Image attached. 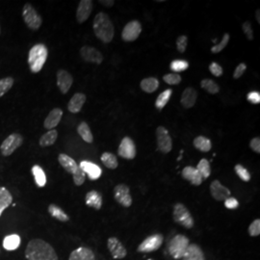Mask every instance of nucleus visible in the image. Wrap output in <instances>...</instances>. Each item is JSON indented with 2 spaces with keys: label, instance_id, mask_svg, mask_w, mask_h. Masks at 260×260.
Returning <instances> with one entry per match:
<instances>
[{
  "label": "nucleus",
  "instance_id": "f257e3e1",
  "mask_svg": "<svg viewBox=\"0 0 260 260\" xmlns=\"http://www.w3.org/2000/svg\"><path fill=\"white\" fill-rule=\"evenodd\" d=\"M27 260H58L52 246L42 239H33L25 250Z\"/></svg>",
  "mask_w": 260,
  "mask_h": 260
},
{
  "label": "nucleus",
  "instance_id": "f03ea898",
  "mask_svg": "<svg viewBox=\"0 0 260 260\" xmlns=\"http://www.w3.org/2000/svg\"><path fill=\"white\" fill-rule=\"evenodd\" d=\"M92 28L94 35L101 42L108 44L113 41L115 35V28L109 15L105 13H98L94 16Z\"/></svg>",
  "mask_w": 260,
  "mask_h": 260
},
{
  "label": "nucleus",
  "instance_id": "7ed1b4c3",
  "mask_svg": "<svg viewBox=\"0 0 260 260\" xmlns=\"http://www.w3.org/2000/svg\"><path fill=\"white\" fill-rule=\"evenodd\" d=\"M48 56L47 47L43 44H38L33 46L29 51L28 64L33 74H38L42 71L46 64Z\"/></svg>",
  "mask_w": 260,
  "mask_h": 260
},
{
  "label": "nucleus",
  "instance_id": "20e7f679",
  "mask_svg": "<svg viewBox=\"0 0 260 260\" xmlns=\"http://www.w3.org/2000/svg\"><path fill=\"white\" fill-rule=\"evenodd\" d=\"M189 239L182 234L175 235L169 244V253L175 260H181L189 246Z\"/></svg>",
  "mask_w": 260,
  "mask_h": 260
},
{
  "label": "nucleus",
  "instance_id": "39448f33",
  "mask_svg": "<svg viewBox=\"0 0 260 260\" xmlns=\"http://www.w3.org/2000/svg\"><path fill=\"white\" fill-rule=\"evenodd\" d=\"M173 220L185 229H192L194 227V219L190 211L183 203H176L173 206Z\"/></svg>",
  "mask_w": 260,
  "mask_h": 260
},
{
  "label": "nucleus",
  "instance_id": "423d86ee",
  "mask_svg": "<svg viewBox=\"0 0 260 260\" xmlns=\"http://www.w3.org/2000/svg\"><path fill=\"white\" fill-rule=\"evenodd\" d=\"M22 16L25 24L32 30H38L43 23L42 16L38 14L30 3L24 5L22 9Z\"/></svg>",
  "mask_w": 260,
  "mask_h": 260
},
{
  "label": "nucleus",
  "instance_id": "0eeeda50",
  "mask_svg": "<svg viewBox=\"0 0 260 260\" xmlns=\"http://www.w3.org/2000/svg\"><path fill=\"white\" fill-rule=\"evenodd\" d=\"M156 140L158 150L163 153H169L173 149V141L170 136L168 129L164 126H158L156 128Z\"/></svg>",
  "mask_w": 260,
  "mask_h": 260
},
{
  "label": "nucleus",
  "instance_id": "6e6552de",
  "mask_svg": "<svg viewBox=\"0 0 260 260\" xmlns=\"http://www.w3.org/2000/svg\"><path fill=\"white\" fill-rule=\"evenodd\" d=\"M23 143V138L18 133H13L6 138L0 146V151L4 156H9Z\"/></svg>",
  "mask_w": 260,
  "mask_h": 260
},
{
  "label": "nucleus",
  "instance_id": "1a4fd4ad",
  "mask_svg": "<svg viewBox=\"0 0 260 260\" xmlns=\"http://www.w3.org/2000/svg\"><path fill=\"white\" fill-rule=\"evenodd\" d=\"M114 198L123 207H129L132 204L130 189L125 184H119L114 188Z\"/></svg>",
  "mask_w": 260,
  "mask_h": 260
},
{
  "label": "nucleus",
  "instance_id": "9d476101",
  "mask_svg": "<svg viewBox=\"0 0 260 260\" xmlns=\"http://www.w3.org/2000/svg\"><path fill=\"white\" fill-rule=\"evenodd\" d=\"M163 243V236L161 234H153L145 239L139 247L137 251L139 253H152L158 250Z\"/></svg>",
  "mask_w": 260,
  "mask_h": 260
},
{
  "label": "nucleus",
  "instance_id": "9b49d317",
  "mask_svg": "<svg viewBox=\"0 0 260 260\" xmlns=\"http://www.w3.org/2000/svg\"><path fill=\"white\" fill-rule=\"evenodd\" d=\"M142 32V25L138 20L129 21L123 28L122 38L124 42L136 41Z\"/></svg>",
  "mask_w": 260,
  "mask_h": 260
},
{
  "label": "nucleus",
  "instance_id": "f8f14e48",
  "mask_svg": "<svg viewBox=\"0 0 260 260\" xmlns=\"http://www.w3.org/2000/svg\"><path fill=\"white\" fill-rule=\"evenodd\" d=\"M118 154L124 159H134L136 156V146L134 141L129 137H124L119 147Z\"/></svg>",
  "mask_w": 260,
  "mask_h": 260
},
{
  "label": "nucleus",
  "instance_id": "ddd939ff",
  "mask_svg": "<svg viewBox=\"0 0 260 260\" xmlns=\"http://www.w3.org/2000/svg\"><path fill=\"white\" fill-rule=\"evenodd\" d=\"M80 55L83 60L92 64L100 65L103 61V56L99 50L92 46H85L80 49Z\"/></svg>",
  "mask_w": 260,
  "mask_h": 260
},
{
  "label": "nucleus",
  "instance_id": "4468645a",
  "mask_svg": "<svg viewBox=\"0 0 260 260\" xmlns=\"http://www.w3.org/2000/svg\"><path fill=\"white\" fill-rule=\"evenodd\" d=\"M107 247L111 256L115 260H123L127 255L126 249L117 237H110L108 239Z\"/></svg>",
  "mask_w": 260,
  "mask_h": 260
},
{
  "label": "nucleus",
  "instance_id": "2eb2a0df",
  "mask_svg": "<svg viewBox=\"0 0 260 260\" xmlns=\"http://www.w3.org/2000/svg\"><path fill=\"white\" fill-rule=\"evenodd\" d=\"M210 193L214 199L218 201L226 200L228 198H230L231 194L230 189L222 185L219 180H214L210 184Z\"/></svg>",
  "mask_w": 260,
  "mask_h": 260
},
{
  "label": "nucleus",
  "instance_id": "dca6fc26",
  "mask_svg": "<svg viewBox=\"0 0 260 260\" xmlns=\"http://www.w3.org/2000/svg\"><path fill=\"white\" fill-rule=\"evenodd\" d=\"M92 11V1L91 0H81L79 2L77 11V19L79 23L85 22Z\"/></svg>",
  "mask_w": 260,
  "mask_h": 260
},
{
  "label": "nucleus",
  "instance_id": "f3484780",
  "mask_svg": "<svg viewBox=\"0 0 260 260\" xmlns=\"http://www.w3.org/2000/svg\"><path fill=\"white\" fill-rule=\"evenodd\" d=\"M74 82V78L67 71L60 70L57 73V85L62 93H67L70 91Z\"/></svg>",
  "mask_w": 260,
  "mask_h": 260
},
{
  "label": "nucleus",
  "instance_id": "a211bd4d",
  "mask_svg": "<svg viewBox=\"0 0 260 260\" xmlns=\"http://www.w3.org/2000/svg\"><path fill=\"white\" fill-rule=\"evenodd\" d=\"M79 167L83 170V172L89 176L90 179L95 180L98 179L101 176L102 170L96 164L92 163L90 161H82L79 165Z\"/></svg>",
  "mask_w": 260,
  "mask_h": 260
},
{
  "label": "nucleus",
  "instance_id": "6ab92c4d",
  "mask_svg": "<svg viewBox=\"0 0 260 260\" xmlns=\"http://www.w3.org/2000/svg\"><path fill=\"white\" fill-rule=\"evenodd\" d=\"M182 176H183L184 179L190 181V183L195 185V186H199L202 183V180H203L201 175L199 174L198 170L192 166H188L183 169Z\"/></svg>",
  "mask_w": 260,
  "mask_h": 260
},
{
  "label": "nucleus",
  "instance_id": "aec40b11",
  "mask_svg": "<svg viewBox=\"0 0 260 260\" xmlns=\"http://www.w3.org/2000/svg\"><path fill=\"white\" fill-rule=\"evenodd\" d=\"M62 117H63V111L60 108H54L53 110H51V112L48 114V116L46 117L45 120L44 125L46 129H54V127H56L60 121H61Z\"/></svg>",
  "mask_w": 260,
  "mask_h": 260
},
{
  "label": "nucleus",
  "instance_id": "412c9836",
  "mask_svg": "<svg viewBox=\"0 0 260 260\" xmlns=\"http://www.w3.org/2000/svg\"><path fill=\"white\" fill-rule=\"evenodd\" d=\"M197 98H198V92L194 88L191 87L186 88L181 95V100H180L181 105L186 109L192 108L195 105Z\"/></svg>",
  "mask_w": 260,
  "mask_h": 260
},
{
  "label": "nucleus",
  "instance_id": "4be33fe9",
  "mask_svg": "<svg viewBox=\"0 0 260 260\" xmlns=\"http://www.w3.org/2000/svg\"><path fill=\"white\" fill-rule=\"evenodd\" d=\"M86 95L82 92H77L76 94H74V96L71 98L69 104H68V109L70 112L72 113H78L81 111V109L83 107V105L86 102Z\"/></svg>",
  "mask_w": 260,
  "mask_h": 260
},
{
  "label": "nucleus",
  "instance_id": "5701e85b",
  "mask_svg": "<svg viewBox=\"0 0 260 260\" xmlns=\"http://www.w3.org/2000/svg\"><path fill=\"white\" fill-rule=\"evenodd\" d=\"M182 260H205L204 255L200 247L197 244H189L183 257Z\"/></svg>",
  "mask_w": 260,
  "mask_h": 260
},
{
  "label": "nucleus",
  "instance_id": "b1692460",
  "mask_svg": "<svg viewBox=\"0 0 260 260\" xmlns=\"http://www.w3.org/2000/svg\"><path fill=\"white\" fill-rule=\"evenodd\" d=\"M69 260H95V259L91 249L80 247L71 254Z\"/></svg>",
  "mask_w": 260,
  "mask_h": 260
},
{
  "label": "nucleus",
  "instance_id": "393cba45",
  "mask_svg": "<svg viewBox=\"0 0 260 260\" xmlns=\"http://www.w3.org/2000/svg\"><path fill=\"white\" fill-rule=\"evenodd\" d=\"M58 160H59V163H60L62 167L65 169L69 173L74 174L77 172L78 167H79L77 165V162L72 157H70L67 154H64V153L59 154Z\"/></svg>",
  "mask_w": 260,
  "mask_h": 260
},
{
  "label": "nucleus",
  "instance_id": "a878e982",
  "mask_svg": "<svg viewBox=\"0 0 260 260\" xmlns=\"http://www.w3.org/2000/svg\"><path fill=\"white\" fill-rule=\"evenodd\" d=\"M85 201L86 204L90 207H92L96 210H99L102 206V196L100 193H98L97 191H90L85 198Z\"/></svg>",
  "mask_w": 260,
  "mask_h": 260
},
{
  "label": "nucleus",
  "instance_id": "bb28decb",
  "mask_svg": "<svg viewBox=\"0 0 260 260\" xmlns=\"http://www.w3.org/2000/svg\"><path fill=\"white\" fill-rule=\"evenodd\" d=\"M141 89L144 92H148V93H152L154 92L159 87V81L157 78L154 77H149V78H145L141 81L140 84Z\"/></svg>",
  "mask_w": 260,
  "mask_h": 260
},
{
  "label": "nucleus",
  "instance_id": "cd10ccee",
  "mask_svg": "<svg viewBox=\"0 0 260 260\" xmlns=\"http://www.w3.org/2000/svg\"><path fill=\"white\" fill-rule=\"evenodd\" d=\"M193 144L197 150H199V152L202 153H208L212 149V142L208 138L204 136H198L195 138Z\"/></svg>",
  "mask_w": 260,
  "mask_h": 260
},
{
  "label": "nucleus",
  "instance_id": "c85d7f7f",
  "mask_svg": "<svg viewBox=\"0 0 260 260\" xmlns=\"http://www.w3.org/2000/svg\"><path fill=\"white\" fill-rule=\"evenodd\" d=\"M13 197L11 193L4 187H0V216L3 211L12 203Z\"/></svg>",
  "mask_w": 260,
  "mask_h": 260
},
{
  "label": "nucleus",
  "instance_id": "c756f323",
  "mask_svg": "<svg viewBox=\"0 0 260 260\" xmlns=\"http://www.w3.org/2000/svg\"><path fill=\"white\" fill-rule=\"evenodd\" d=\"M20 245V237L17 234L8 235L3 240V247L7 251H15Z\"/></svg>",
  "mask_w": 260,
  "mask_h": 260
},
{
  "label": "nucleus",
  "instance_id": "7c9ffc66",
  "mask_svg": "<svg viewBox=\"0 0 260 260\" xmlns=\"http://www.w3.org/2000/svg\"><path fill=\"white\" fill-rule=\"evenodd\" d=\"M77 132L86 143L91 144L93 142V136H92V131H91L88 123H85V122L80 123L77 127Z\"/></svg>",
  "mask_w": 260,
  "mask_h": 260
},
{
  "label": "nucleus",
  "instance_id": "2f4dec72",
  "mask_svg": "<svg viewBox=\"0 0 260 260\" xmlns=\"http://www.w3.org/2000/svg\"><path fill=\"white\" fill-rule=\"evenodd\" d=\"M58 137V132L55 129H51L48 132H46V134H44L41 139H40V145L41 147H49L52 146Z\"/></svg>",
  "mask_w": 260,
  "mask_h": 260
},
{
  "label": "nucleus",
  "instance_id": "473e14b6",
  "mask_svg": "<svg viewBox=\"0 0 260 260\" xmlns=\"http://www.w3.org/2000/svg\"><path fill=\"white\" fill-rule=\"evenodd\" d=\"M32 173L34 175L36 184L39 187H44L46 184V176L44 170L41 168L39 165H35L32 168Z\"/></svg>",
  "mask_w": 260,
  "mask_h": 260
},
{
  "label": "nucleus",
  "instance_id": "72a5a7b5",
  "mask_svg": "<svg viewBox=\"0 0 260 260\" xmlns=\"http://www.w3.org/2000/svg\"><path fill=\"white\" fill-rule=\"evenodd\" d=\"M48 212L52 217L56 218L57 220H59L61 222H68L70 220V217L56 204H50L48 206Z\"/></svg>",
  "mask_w": 260,
  "mask_h": 260
},
{
  "label": "nucleus",
  "instance_id": "f704fd0d",
  "mask_svg": "<svg viewBox=\"0 0 260 260\" xmlns=\"http://www.w3.org/2000/svg\"><path fill=\"white\" fill-rule=\"evenodd\" d=\"M101 161L106 168L111 169V170H115V169L118 168V166H119L118 159H117L116 155H114L113 153H103L101 155Z\"/></svg>",
  "mask_w": 260,
  "mask_h": 260
},
{
  "label": "nucleus",
  "instance_id": "c9c22d12",
  "mask_svg": "<svg viewBox=\"0 0 260 260\" xmlns=\"http://www.w3.org/2000/svg\"><path fill=\"white\" fill-rule=\"evenodd\" d=\"M172 93H173V91L171 89H167L164 92H161L155 101V107L157 108L159 111H161L168 103L169 100L172 96Z\"/></svg>",
  "mask_w": 260,
  "mask_h": 260
},
{
  "label": "nucleus",
  "instance_id": "e433bc0d",
  "mask_svg": "<svg viewBox=\"0 0 260 260\" xmlns=\"http://www.w3.org/2000/svg\"><path fill=\"white\" fill-rule=\"evenodd\" d=\"M197 170L199 173V174L201 175L202 179H206L210 176L211 174V168H210V163L208 160L206 159H201L197 166Z\"/></svg>",
  "mask_w": 260,
  "mask_h": 260
},
{
  "label": "nucleus",
  "instance_id": "4c0bfd02",
  "mask_svg": "<svg viewBox=\"0 0 260 260\" xmlns=\"http://www.w3.org/2000/svg\"><path fill=\"white\" fill-rule=\"evenodd\" d=\"M200 87L211 94H215L220 92L219 85L212 79H203L200 82Z\"/></svg>",
  "mask_w": 260,
  "mask_h": 260
},
{
  "label": "nucleus",
  "instance_id": "58836bf2",
  "mask_svg": "<svg viewBox=\"0 0 260 260\" xmlns=\"http://www.w3.org/2000/svg\"><path fill=\"white\" fill-rule=\"evenodd\" d=\"M189 68V63L185 60H174L170 65V69L174 73H181Z\"/></svg>",
  "mask_w": 260,
  "mask_h": 260
},
{
  "label": "nucleus",
  "instance_id": "ea45409f",
  "mask_svg": "<svg viewBox=\"0 0 260 260\" xmlns=\"http://www.w3.org/2000/svg\"><path fill=\"white\" fill-rule=\"evenodd\" d=\"M13 84H14V79L12 77H6L0 79V97L3 96L12 88Z\"/></svg>",
  "mask_w": 260,
  "mask_h": 260
},
{
  "label": "nucleus",
  "instance_id": "a19ab883",
  "mask_svg": "<svg viewBox=\"0 0 260 260\" xmlns=\"http://www.w3.org/2000/svg\"><path fill=\"white\" fill-rule=\"evenodd\" d=\"M230 36L229 33H225L223 40L221 41V43H219L218 45H215L212 48H211V52L212 53H219L221 51H223L226 46H228L229 42H230Z\"/></svg>",
  "mask_w": 260,
  "mask_h": 260
},
{
  "label": "nucleus",
  "instance_id": "79ce46f5",
  "mask_svg": "<svg viewBox=\"0 0 260 260\" xmlns=\"http://www.w3.org/2000/svg\"><path fill=\"white\" fill-rule=\"evenodd\" d=\"M234 169H235V172H236L237 175H238L243 181L248 182V181L251 180V173H250V172H249L247 169L244 168L242 165L237 164Z\"/></svg>",
  "mask_w": 260,
  "mask_h": 260
},
{
  "label": "nucleus",
  "instance_id": "37998d69",
  "mask_svg": "<svg viewBox=\"0 0 260 260\" xmlns=\"http://www.w3.org/2000/svg\"><path fill=\"white\" fill-rule=\"evenodd\" d=\"M163 80L169 85H177L181 82V77L178 74H169L163 77Z\"/></svg>",
  "mask_w": 260,
  "mask_h": 260
},
{
  "label": "nucleus",
  "instance_id": "c03bdc74",
  "mask_svg": "<svg viewBox=\"0 0 260 260\" xmlns=\"http://www.w3.org/2000/svg\"><path fill=\"white\" fill-rule=\"evenodd\" d=\"M74 176V181H75V184L77 186H81L82 184L84 183L85 181V178H86V173L83 172V170L78 167V169L77 170V172L73 174Z\"/></svg>",
  "mask_w": 260,
  "mask_h": 260
},
{
  "label": "nucleus",
  "instance_id": "a18cd8bd",
  "mask_svg": "<svg viewBox=\"0 0 260 260\" xmlns=\"http://www.w3.org/2000/svg\"><path fill=\"white\" fill-rule=\"evenodd\" d=\"M249 233L251 236L256 237L260 234V220L257 219L255 220L249 227Z\"/></svg>",
  "mask_w": 260,
  "mask_h": 260
},
{
  "label": "nucleus",
  "instance_id": "49530a36",
  "mask_svg": "<svg viewBox=\"0 0 260 260\" xmlns=\"http://www.w3.org/2000/svg\"><path fill=\"white\" fill-rule=\"evenodd\" d=\"M188 45V38L185 35H181L176 40V48L180 53H184Z\"/></svg>",
  "mask_w": 260,
  "mask_h": 260
},
{
  "label": "nucleus",
  "instance_id": "de8ad7c7",
  "mask_svg": "<svg viewBox=\"0 0 260 260\" xmlns=\"http://www.w3.org/2000/svg\"><path fill=\"white\" fill-rule=\"evenodd\" d=\"M209 71H210V73L216 77H222V76H223V73H224L223 68H222L218 63H215V62H212V63L209 65Z\"/></svg>",
  "mask_w": 260,
  "mask_h": 260
},
{
  "label": "nucleus",
  "instance_id": "09e8293b",
  "mask_svg": "<svg viewBox=\"0 0 260 260\" xmlns=\"http://www.w3.org/2000/svg\"><path fill=\"white\" fill-rule=\"evenodd\" d=\"M242 29L245 33L246 37L248 40L253 41L254 40V31H253V27H252V23L248 20L245 21L242 25Z\"/></svg>",
  "mask_w": 260,
  "mask_h": 260
},
{
  "label": "nucleus",
  "instance_id": "8fccbe9b",
  "mask_svg": "<svg viewBox=\"0 0 260 260\" xmlns=\"http://www.w3.org/2000/svg\"><path fill=\"white\" fill-rule=\"evenodd\" d=\"M246 70H247V65H246L245 63H241V64H239V65L236 67L235 71H234L233 78H235V79L240 78V77L244 75Z\"/></svg>",
  "mask_w": 260,
  "mask_h": 260
},
{
  "label": "nucleus",
  "instance_id": "3c124183",
  "mask_svg": "<svg viewBox=\"0 0 260 260\" xmlns=\"http://www.w3.org/2000/svg\"><path fill=\"white\" fill-rule=\"evenodd\" d=\"M248 101L253 104H259L260 102V93L259 92H251L247 95Z\"/></svg>",
  "mask_w": 260,
  "mask_h": 260
},
{
  "label": "nucleus",
  "instance_id": "603ef678",
  "mask_svg": "<svg viewBox=\"0 0 260 260\" xmlns=\"http://www.w3.org/2000/svg\"><path fill=\"white\" fill-rule=\"evenodd\" d=\"M225 206L229 209H236L239 206V202L235 198L230 197L225 200Z\"/></svg>",
  "mask_w": 260,
  "mask_h": 260
},
{
  "label": "nucleus",
  "instance_id": "864d4df0",
  "mask_svg": "<svg viewBox=\"0 0 260 260\" xmlns=\"http://www.w3.org/2000/svg\"><path fill=\"white\" fill-rule=\"evenodd\" d=\"M250 147L255 153H260V138L256 137L251 140Z\"/></svg>",
  "mask_w": 260,
  "mask_h": 260
},
{
  "label": "nucleus",
  "instance_id": "5fc2aeb1",
  "mask_svg": "<svg viewBox=\"0 0 260 260\" xmlns=\"http://www.w3.org/2000/svg\"><path fill=\"white\" fill-rule=\"evenodd\" d=\"M99 3H101L103 6H105V7H108V8H110V7H112V6H114V4H115V1H113V0H111V1H105V0H102V1H99Z\"/></svg>",
  "mask_w": 260,
  "mask_h": 260
},
{
  "label": "nucleus",
  "instance_id": "6e6d98bb",
  "mask_svg": "<svg viewBox=\"0 0 260 260\" xmlns=\"http://www.w3.org/2000/svg\"><path fill=\"white\" fill-rule=\"evenodd\" d=\"M256 17H257V19H258V22H259V23H260V9H258V10H257V12H256Z\"/></svg>",
  "mask_w": 260,
  "mask_h": 260
},
{
  "label": "nucleus",
  "instance_id": "4d7b16f0",
  "mask_svg": "<svg viewBox=\"0 0 260 260\" xmlns=\"http://www.w3.org/2000/svg\"><path fill=\"white\" fill-rule=\"evenodd\" d=\"M152 260V259H149V260Z\"/></svg>",
  "mask_w": 260,
  "mask_h": 260
}]
</instances>
